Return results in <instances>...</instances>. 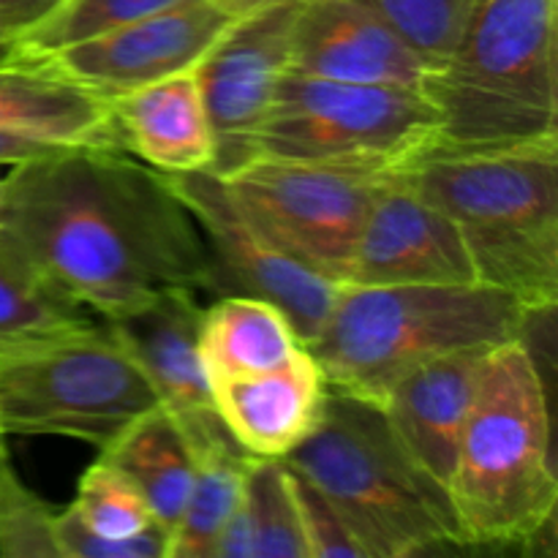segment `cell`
I'll return each instance as SVG.
<instances>
[{"instance_id":"obj_34","label":"cell","mask_w":558,"mask_h":558,"mask_svg":"<svg viewBox=\"0 0 558 558\" xmlns=\"http://www.w3.org/2000/svg\"><path fill=\"white\" fill-rule=\"evenodd\" d=\"M3 458H9V456H5V434L0 430V461H3Z\"/></svg>"},{"instance_id":"obj_21","label":"cell","mask_w":558,"mask_h":558,"mask_svg":"<svg viewBox=\"0 0 558 558\" xmlns=\"http://www.w3.org/2000/svg\"><path fill=\"white\" fill-rule=\"evenodd\" d=\"M183 434L194 450V483L183 515L169 534L167 558H216L218 539L243 499L254 458L232 439L221 417Z\"/></svg>"},{"instance_id":"obj_25","label":"cell","mask_w":558,"mask_h":558,"mask_svg":"<svg viewBox=\"0 0 558 558\" xmlns=\"http://www.w3.org/2000/svg\"><path fill=\"white\" fill-rule=\"evenodd\" d=\"M85 308L54 292L25 251L0 229V354L87 325Z\"/></svg>"},{"instance_id":"obj_35","label":"cell","mask_w":558,"mask_h":558,"mask_svg":"<svg viewBox=\"0 0 558 558\" xmlns=\"http://www.w3.org/2000/svg\"><path fill=\"white\" fill-rule=\"evenodd\" d=\"M0 189H3V178H0Z\"/></svg>"},{"instance_id":"obj_20","label":"cell","mask_w":558,"mask_h":558,"mask_svg":"<svg viewBox=\"0 0 558 558\" xmlns=\"http://www.w3.org/2000/svg\"><path fill=\"white\" fill-rule=\"evenodd\" d=\"M120 147L161 174L210 172L213 134L194 74L167 76L109 101Z\"/></svg>"},{"instance_id":"obj_15","label":"cell","mask_w":558,"mask_h":558,"mask_svg":"<svg viewBox=\"0 0 558 558\" xmlns=\"http://www.w3.org/2000/svg\"><path fill=\"white\" fill-rule=\"evenodd\" d=\"M202 311L194 289H167L125 314L101 319L150 381L158 403L185 430L218 417L199 354Z\"/></svg>"},{"instance_id":"obj_13","label":"cell","mask_w":558,"mask_h":558,"mask_svg":"<svg viewBox=\"0 0 558 558\" xmlns=\"http://www.w3.org/2000/svg\"><path fill=\"white\" fill-rule=\"evenodd\" d=\"M347 283H480L461 229L403 180L390 174L365 216ZM343 283V287H347Z\"/></svg>"},{"instance_id":"obj_14","label":"cell","mask_w":558,"mask_h":558,"mask_svg":"<svg viewBox=\"0 0 558 558\" xmlns=\"http://www.w3.org/2000/svg\"><path fill=\"white\" fill-rule=\"evenodd\" d=\"M287 71L423 93L430 74L420 54L363 0H300Z\"/></svg>"},{"instance_id":"obj_16","label":"cell","mask_w":558,"mask_h":558,"mask_svg":"<svg viewBox=\"0 0 558 558\" xmlns=\"http://www.w3.org/2000/svg\"><path fill=\"white\" fill-rule=\"evenodd\" d=\"M327 390L314 354L300 349L278 368L218 381L210 396L221 423L251 458L283 461L319 425Z\"/></svg>"},{"instance_id":"obj_27","label":"cell","mask_w":558,"mask_h":558,"mask_svg":"<svg viewBox=\"0 0 558 558\" xmlns=\"http://www.w3.org/2000/svg\"><path fill=\"white\" fill-rule=\"evenodd\" d=\"M363 3L420 54L428 71H434L456 47L474 0H363Z\"/></svg>"},{"instance_id":"obj_19","label":"cell","mask_w":558,"mask_h":558,"mask_svg":"<svg viewBox=\"0 0 558 558\" xmlns=\"http://www.w3.org/2000/svg\"><path fill=\"white\" fill-rule=\"evenodd\" d=\"M58 558H167V534L136 485L98 456L69 507L54 510Z\"/></svg>"},{"instance_id":"obj_8","label":"cell","mask_w":558,"mask_h":558,"mask_svg":"<svg viewBox=\"0 0 558 558\" xmlns=\"http://www.w3.org/2000/svg\"><path fill=\"white\" fill-rule=\"evenodd\" d=\"M439 112L423 90L354 85L283 71L259 134V156L396 174L436 145Z\"/></svg>"},{"instance_id":"obj_11","label":"cell","mask_w":558,"mask_h":558,"mask_svg":"<svg viewBox=\"0 0 558 558\" xmlns=\"http://www.w3.org/2000/svg\"><path fill=\"white\" fill-rule=\"evenodd\" d=\"M300 0L234 16L191 69L210 123L213 174L232 178L259 158V134L278 80L289 69V41Z\"/></svg>"},{"instance_id":"obj_12","label":"cell","mask_w":558,"mask_h":558,"mask_svg":"<svg viewBox=\"0 0 558 558\" xmlns=\"http://www.w3.org/2000/svg\"><path fill=\"white\" fill-rule=\"evenodd\" d=\"M229 22L232 16L213 0H180L158 14L36 58H47L71 82L112 101L136 87L194 69Z\"/></svg>"},{"instance_id":"obj_29","label":"cell","mask_w":558,"mask_h":558,"mask_svg":"<svg viewBox=\"0 0 558 558\" xmlns=\"http://www.w3.org/2000/svg\"><path fill=\"white\" fill-rule=\"evenodd\" d=\"M289 480H292L294 505H298L308 558H368L336 505L311 480H305L294 469H289Z\"/></svg>"},{"instance_id":"obj_4","label":"cell","mask_w":558,"mask_h":558,"mask_svg":"<svg viewBox=\"0 0 558 558\" xmlns=\"http://www.w3.org/2000/svg\"><path fill=\"white\" fill-rule=\"evenodd\" d=\"M532 316L485 283H347L305 349L332 390L381 403L401 376L430 360L526 338Z\"/></svg>"},{"instance_id":"obj_33","label":"cell","mask_w":558,"mask_h":558,"mask_svg":"<svg viewBox=\"0 0 558 558\" xmlns=\"http://www.w3.org/2000/svg\"><path fill=\"white\" fill-rule=\"evenodd\" d=\"M20 58H22L20 41H16V36L9 31V27L0 25V65H9Z\"/></svg>"},{"instance_id":"obj_5","label":"cell","mask_w":558,"mask_h":558,"mask_svg":"<svg viewBox=\"0 0 558 558\" xmlns=\"http://www.w3.org/2000/svg\"><path fill=\"white\" fill-rule=\"evenodd\" d=\"M556 20L558 0H474L456 47L425 82L439 112L430 150L558 136Z\"/></svg>"},{"instance_id":"obj_32","label":"cell","mask_w":558,"mask_h":558,"mask_svg":"<svg viewBox=\"0 0 558 558\" xmlns=\"http://www.w3.org/2000/svg\"><path fill=\"white\" fill-rule=\"evenodd\" d=\"M213 3H216L223 14H229L234 20V16H245V14H254V11L259 9H267V5L283 3V0H213Z\"/></svg>"},{"instance_id":"obj_3","label":"cell","mask_w":558,"mask_h":558,"mask_svg":"<svg viewBox=\"0 0 558 558\" xmlns=\"http://www.w3.org/2000/svg\"><path fill=\"white\" fill-rule=\"evenodd\" d=\"M403 180L461 229L474 276L529 314L558 300V136L483 150H430Z\"/></svg>"},{"instance_id":"obj_6","label":"cell","mask_w":558,"mask_h":558,"mask_svg":"<svg viewBox=\"0 0 558 558\" xmlns=\"http://www.w3.org/2000/svg\"><path fill=\"white\" fill-rule=\"evenodd\" d=\"M283 463L336 505L368 558L463 548L450 496L409 458L379 403L330 387L319 425Z\"/></svg>"},{"instance_id":"obj_31","label":"cell","mask_w":558,"mask_h":558,"mask_svg":"<svg viewBox=\"0 0 558 558\" xmlns=\"http://www.w3.org/2000/svg\"><path fill=\"white\" fill-rule=\"evenodd\" d=\"M54 150V145H47V142L27 140V136L5 134L0 131V167H14V163L31 161V158L44 156V153Z\"/></svg>"},{"instance_id":"obj_18","label":"cell","mask_w":558,"mask_h":558,"mask_svg":"<svg viewBox=\"0 0 558 558\" xmlns=\"http://www.w3.org/2000/svg\"><path fill=\"white\" fill-rule=\"evenodd\" d=\"M0 131L54 147H120L112 107L54 69L22 52L0 65Z\"/></svg>"},{"instance_id":"obj_10","label":"cell","mask_w":558,"mask_h":558,"mask_svg":"<svg viewBox=\"0 0 558 558\" xmlns=\"http://www.w3.org/2000/svg\"><path fill=\"white\" fill-rule=\"evenodd\" d=\"M194 216L210 254L213 298L248 294L278 305L308 347L325 325L338 287L278 248L213 172L163 174Z\"/></svg>"},{"instance_id":"obj_23","label":"cell","mask_w":558,"mask_h":558,"mask_svg":"<svg viewBox=\"0 0 558 558\" xmlns=\"http://www.w3.org/2000/svg\"><path fill=\"white\" fill-rule=\"evenodd\" d=\"M98 456L136 485L169 539L194 483V450L178 420L163 407H156L129 425Z\"/></svg>"},{"instance_id":"obj_26","label":"cell","mask_w":558,"mask_h":558,"mask_svg":"<svg viewBox=\"0 0 558 558\" xmlns=\"http://www.w3.org/2000/svg\"><path fill=\"white\" fill-rule=\"evenodd\" d=\"M178 3L180 0H63L47 20L22 33L16 41L25 54H49Z\"/></svg>"},{"instance_id":"obj_30","label":"cell","mask_w":558,"mask_h":558,"mask_svg":"<svg viewBox=\"0 0 558 558\" xmlns=\"http://www.w3.org/2000/svg\"><path fill=\"white\" fill-rule=\"evenodd\" d=\"M63 0H0V25L9 27L16 38L47 20Z\"/></svg>"},{"instance_id":"obj_24","label":"cell","mask_w":558,"mask_h":558,"mask_svg":"<svg viewBox=\"0 0 558 558\" xmlns=\"http://www.w3.org/2000/svg\"><path fill=\"white\" fill-rule=\"evenodd\" d=\"M216 558H308L287 463L251 461L243 499L218 539Z\"/></svg>"},{"instance_id":"obj_1","label":"cell","mask_w":558,"mask_h":558,"mask_svg":"<svg viewBox=\"0 0 558 558\" xmlns=\"http://www.w3.org/2000/svg\"><path fill=\"white\" fill-rule=\"evenodd\" d=\"M0 229L44 281L101 319L210 287V254L161 172L118 147H54L9 167Z\"/></svg>"},{"instance_id":"obj_28","label":"cell","mask_w":558,"mask_h":558,"mask_svg":"<svg viewBox=\"0 0 558 558\" xmlns=\"http://www.w3.org/2000/svg\"><path fill=\"white\" fill-rule=\"evenodd\" d=\"M54 507L20 483L9 458L0 461V558H58Z\"/></svg>"},{"instance_id":"obj_22","label":"cell","mask_w":558,"mask_h":558,"mask_svg":"<svg viewBox=\"0 0 558 558\" xmlns=\"http://www.w3.org/2000/svg\"><path fill=\"white\" fill-rule=\"evenodd\" d=\"M305 349L278 305L248 294H227L202 311L199 354L207 385L262 374Z\"/></svg>"},{"instance_id":"obj_2","label":"cell","mask_w":558,"mask_h":558,"mask_svg":"<svg viewBox=\"0 0 558 558\" xmlns=\"http://www.w3.org/2000/svg\"><path fill=\"white\" fill-rule=\"evenodd\" d=\"M450 501L463 548H521L554 526L548 392L526 338L490 349L480 363Z\"/></svg>"},{"instance_id":"obj_17","label":"cell","mask_w":558,"mask_h":558,"mask_svg":"<svg viewBox=\"0 0 558 558\" xmlns=\"http://www.w3.org/2000/svg\"><path fill=\"white\" fill-rule=\"evenodd\" d=\"M488 352L490 349H466L430 360L401 376L379 403L409 458L447 496L480 363Z\"/></svg>"},{"instance_id":"obj_7","label":"cell","mask_w":558,"mask_h":558,"mask_svg":"<svg viewBox=\"0 0 558 558\" xmlns=\"http://www.w3.org/2000/svg\"><path fill=\"white\" fill-rule=\"evenodd\" d=\"M156 407V390L104 322L0 354L5 436H63L101 452Z\"/></svg>"},{"instance_id":"obj_9","label":"cell","mask_w":558,"mask_h":558,"mask_svg":"<svg viewBox=\"0 0 558 558\" xmlns=\"http://www.w3.org/2000/svg\"><path fill=\"white\" fill-rule=\"evenodd\" d=\"M387 178L259 156L223 180L278 248L343 287L365 216Z\"/></svg>"}]
</instances>
